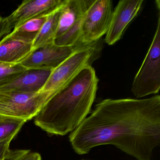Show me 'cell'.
Listing matches in <instances>:
<instances>
[{
  "label": "cell",
  "mask_w": 160,
  "mask_h": 160,
  "mask_svg": "<svg viewBox=\"0 0 160 160\" xmlns=\"http://www.w3.org/2000/svg\"><path fill=\"white\" fill-rule=\"evenodd\" d=\"M98 78L92 66L84 68L48 101L34 123L48 133L64 136L86 118L95 100Z\"/></svg>",
  "instance_id": "2"
},
{
  "label": "cell",
  "mask_w": 160,
  "mask_h": 160,
  "mask_svg": "<svg viewBox=\"0 0 160 160\" xmlns=\"http://www.w3.org/2000/svg\"><path fill=\"white\" fill-rule=\"evenodd\" d=\"M2 17L1 16V15H0V21H1L2 20Z\"/></svg>",
  "instance_id": "21"
},
{
  "label": "cell",
  "mask_w": 160,
  "mask_h": 160,
  "mask_svg": "<svg viewBox=\"0 0 160 160\" xmlns=\"http://www.w3.org/2000/svg\"><path fill=\"white\" fill-rule=\"evenodd\" d=\"M82 48L61 46L51 43L33 50L19 63L27 69L53 70Z\"/></svg>",
  "instance_id": "7"
},
{
  "label": "cell",
  "mask_w": 160,
  "mask_h": 160,
  "mask_svg": "<svg viewBox=\"0 0 160 160\" xmlns=\"http://www.w3.org/2000/svg\"><path fill=\"white\" fill-rule=\"evenodd\" d=\"M75 152L113 145L135 158L150 160L160 143V96L103 100L69 136Z\"/></svg>",
  "instance_id": "1"
},
{
  "label": "cell",
  "mask_w": 160,
  "mask_h": 160,
  "mask_svg": "<svg viewBox=\"0 0 160 160\" xmlns=\"http://www.w3.org/2000/svg\"><path fill=\"white\" fill-rule=\"evenodd\" d=\"M55 93L44 91L0 92V115L28 121L38 115Z\"/></svg>",
  "instance_id": "5"
},
{
  "label": "cell",
  "mask_w": 160,
  "mask_h": 160,
  "mask_svg": "<svg viewBox=\"0 0 160 160\" xmlns=\"http://www.w3.org/2000/svg\"><path fill=\"white\" fill-rule=\"evenodd\" d=\"M63 6L48 16L40 32L32 43V51L48 44L54 42L58 28L60 17Z\"/></svg>",
  "instance_id": "13"
},
{
  "label": "cell",
  "mask_w": 160,
  "mask_h": 160,
  "mask_svg": "<svg viewBox=\"0 0 160 160\" xmlns=\"http://www.w3.org/2000/svg\"><path fill=\"white\" fill-rule=\"evenodd\" d=\"M157 28L147 55L136 75L132 91L136 98L156 94L160 89V7Z\"/></svg>",
  "instance_id": "3"
},
{
  "label": "cell",
  "mask_w": 160,
  "mask_h": 160,
  "mask_svg": "<svg viewBox=\"0 0 160 160\" xmlns=\"http://www.w3.org/2000/svg\"><path fill=\"white\" fill-rule=\"evenodd\" d=\"M32 51V44L4 38L0 41V62L19 63Z\"/></svg>",
  "instance_id": "12"
},
{
  "label": "cell",
  "mask_w": 160,
  "mask_h": 160,
  "mask_svg": "<svg viewBox=\"0 0 160 160\" xmlns=\"http://www.w3.org/2000/svg\"><path fill=\"white\" fill-rule=\"evenodd\" d=\"M143 0H121L119 2L112 18L105 41L112 45L120 40L126 28L139 12Z\"/></svg>",
  "instance_id": "9"
},
{
  "label": "cell",
  "mask_w": 160,
  "mask_h": 160,
  "mask_svg": "<svg viewBox=\"0 0 160 160\" xmlns=\"http://www.w3.org/2000/svg\"><path fill=\"white\" fill-rule=\"evenodd\" d=\"M67 0H26L9 16L6 18L12 29H15L28 20L48 16L61 8Z\"/></svg>",
  "instance_id": "8"
},
{
  "label": "cell",
  "mask_w": 160,
  "mask_h": 160,
  "mask_svg": "<svg viewBox=\"0 0 160 160\" xmlns=\"http://www.w3.org/2000/svg\"><path fill=\"white\" fill-rule=\"evenodd\" d=\"M83 18V17L78 21L65 33L56 38L54 43L57 45L61 46H77L83 47L79 45L81 24Z\"/></svg>",
  "instance_id": "16"
},
{
  "label": "cell",
  "mask_w": 160,
  "mask_h": 160,
  "mask_svg": "<svg viewBox=\"0 0 160 160\" xmlns=\"http://www.w3.org/2000/svg\"><path fill=\"white\" fill-rule=\"evenodd\" d=\"M97 42L78 49L54 69L42 91L56 93L70 83L84 68L91 66L99 54L100 48Z\"/></svg>",
  "instance_id": "4"
},
{
  "label": "cell",
  "mask_w": 160,
  "mask_h": 160,
  "mask_svg": "<svg viewBox=\"0 0 160 160\" xmlns=\"http://www.w3.org/2000/svg\"><path fill=\"white\" fill-rule=\"evenodd\" d=\"M26 122L24 120L0 115V142L14 138Z\"/></svg>",
  "instance_id": "15"
},
{
  "label": "cell",
  "mask_w": 160,
  "mask_h": 160,
  "mask_svg": "<svg viewBox=\"0 0 160 160\" xmlns=\"http://www.w3.org/2000/svg\"><path fill=\"white\" fill-rule=\"evenodd\" d=\"M110 0H93L83 17L79 45L93 44L106 34L113 13Z\"/></svg>",
  "instance_id": "6"
},
{
  "label": "cell",
  "mask_w": 160,
  "mask_h": 160,
  "mask_svg": "<svg viewBox=\"0 0 160 160\" xmlns=\"http://www.w3.org/2000/svg\"><path fill=\"white\" fill-rule=\"evenodd\" d=\"M12 29L6 18H2L0 21V39L4 35L10 33Z\"/></svg>",
  "instance_id": "20"
},
{
  "label": "cell",
  "mask_w": 160,
  "mask_h": 160,
  "mask_svg": "<svg viewBox=\"0 0 160 160\" xmlns=\"http://www.w3.org/2000/svg\"><path fill=\"white\" fill-rule=\"evenodd\" d=\"M13 138H10L0 142V160H3L10 151V145Z\"/></svg>",
  "instance_id": "19"
},
{
  "label": "cell",
  "mask_w": 160,
  "mask_h": 160,
  "mask_svg": "<svg viewBox=\"0 0 160 160\" xmlns=\"http://www.w3.org/2000/svg\"><path fill=\"white\" fill-rule=\"evenodd\" d=\"M93 0H67L60 17L56 38L65 33L84 17Z\"/></svg>",
  "instance_id": "11"
},
{
  "label": "cell",
  "mask_w": 160,
  "mask_h": 160,
  "mask_svg": "<svg viewBox=\"0 0 160 160\" xmlns=\"http://www.w3.org/2000/svg\"><path fill=\"white\" fill-rule=\"evenodd\" d=\"M52 71L44 69H27L13 80L1 87L0 92H40L43 88Z\"/></svg>",
  "instance_id": "10"
},
{
  "label": "cell",
  "mask_w": 160,
  "mask_h": 160,
  "mask_svg": "<svg viewBox=\"0 0 160 160\" xmlns=\"http://www.w3.org/2000/svg\"><path fill=\"white\" fill-rule=\"evenodd\" d=\"M26 70L20 63L10 64L0 62V88L13 80Z\"/></svg>",
  "instance_id": "17"
},
{
  "label": "cell",
  "mask_w": 160,
  "mask_h": 160,
  "mask_svg": "<svg viewBox=\"0 0 160 160\" xmlns=\"http://www.w3.org/2000/svg\"><path fill=\"white\" fill-rule=\"evenodd\" d=\"M48 16L39 17L28 20L14 29L12 32L5 37L32 44Z\"/></svg>",
  "instance_id": "14"
},
{
  "label": "cell",
  "mask_w": 160,
  "mask_h": 160,
  "mask_svg": "<svg viewBox=\"0 0 160 160\" xmlns=\"http://www.w3.org/2000/svg\"><path fill=\"white\" fill-rule=\"evenodd\" d=\"M3 160H42L40 153L30 150H10Z\"/></svg>",
  "instance_id": "18"
},
{
  "label": "cell",
  "mask_w": 160,
  "mask_h": 160,
  "mask_svg": "<svg viewBox=\"0 0 160 160\" xmlns=\"http://www.w3.org/2000/svg\"></svg>",
  "instance_id": "22"
}]
</instances>
